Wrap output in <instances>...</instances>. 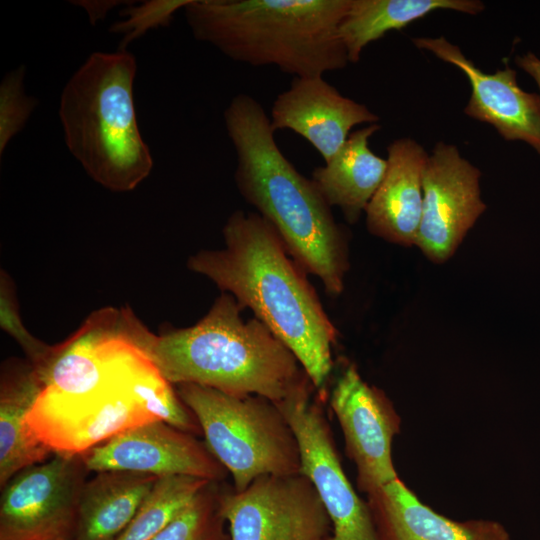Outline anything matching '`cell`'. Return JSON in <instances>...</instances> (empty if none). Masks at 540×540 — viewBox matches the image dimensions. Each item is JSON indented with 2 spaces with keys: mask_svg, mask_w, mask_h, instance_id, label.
I'll list each match as a JSON object with an SVG mask.
<instances>
[{
  "mask_svg": "<svg viewBox=\"0 0 540 540\" xmlns=\"http://www.w3.org/2000/svg\"><path fill=\"white\" fill-rule=\"evenodd\" d=\"M89 469L83 454L54 453L1 487L0 540H73Z\"/></svg>",
  "mask_w": 540,
  "mask_h": 540,
  "instance_id": "ba28073f",
  "label": "cell"
},
{
  "mask_svg": "<svg viewBox=\"0 0 540 540\" xmlns=\"http://www.w3.org/2000/svg\"><path fill=\"white\" fill-rule=\"evenodd\" d=\"M428 157L426 150L410 138L389 144L385 177L365 210L366 225L373 235L396 244H415Z\"/></svg>",
  "mask_w": 540,
  "mask_h": 540,
  "instance_id": "2e32d148",
  "label": "cell"
},
{
  "mask_svg": "<svg viewBox=\"0 0 540 540\" xmlns=\"http://www.w3.org/2000/svg\"><path fill=\"white\" fill-rule=\"evenodd\" d=\"M157 479L127 471L97 472L82 488L73 540H116Z\"/></svg>",
  "mask_w": 540,
  "mask_h": 540,
  "instance_id": "ffe728a7",
  "label": "cell"
},
{
  "mask_svg": "<svg viewBox=\"0 0 540 540\" xmlns=\"http://www.w3.org/2000/svg\"><path fill=\"white\" fill-rule=\"evenodd\" d=\"M515 62L536 81L540 90V58L529 52L523 56H517Z\"/></svg>",
  "mask_w": 540,
  "mask_h": 540,
  "instance_id": "4316f807",
  "label": "cell"
},
{
  "mask_svg": "<svg viewBox=\"0 0 540 540\" xmlns=\"http://www.w3.org/2000/svg\"><path fill=\"white\" fill-rule=\"evenodd\" d=\"M222 482L210 481L153 540H231L221 513Z\"/></svg>",
  "mask_w": 540,
  "mask_h": 540,
  "instance_id": "603a6c76",
  "label": "cell"
},
{
  "mask_svg": "<svg viewBox=\"0 0 540 540\" xmlns=\"http://www.w3.org/2000/svg\"><path fill=\"white\" fill-rule=\"evenodd\" d=\"M440 9L476 15L485 5L478 0H351L339 26L349 63H357L364 48L387 32Z\"/></svg>",
  "mask_w": 540,
  "mask_h": 540,
  "instance_id": "44dd1931",
  "label": "cell"
},
{
  "mask_svg": "<svg viewBox=\"0 0 540 540\" xmlns=\"http://www.w3.org/2000/svg\"><path fill=\"white\" fill-rule=\"evenodd\" d=\"M174 388L195 415L208 449L232 476L235 491L245 490L263 475L300 473L296 436L275 402L197 384Z\"/></svg>",
  "mask_w": 540,
  "mask_h": 540,
  "instance_id": "52a82bcc",
  "label": "cell"
},
{
  "mask_svg": "<svg viewBox=\"0 0 540 540\" xmlns=\"http://www.w3.org/2000/svg\"><path fill=\"white\" fill-rule=\"evenodd\" d=\"M378 121L377 114L343 96L323 76L294 77L274 100L270 118L275 132L289 129L300 135L324 163L339 151L354 126Z\"/></svg>",
  "mask_w": 540,
  "mask_h": 540,
  "instance_id": "9a60e30c",
  "label": "cell"
},
{
  "mask_svg": "<svg viewBox=\"0 0 540 540\" xmlns=\"http://www.w3.org/2000/svg\"><path fill=\"white\" fill-rule=\"evenodd\" d=\"M231 540H327L331 522L310 481L300 473L263 475L220 498Z\"/></svg>",
  "mask_w": 540,
  "mask_h": 540,
  "instance_id": "9c48e42d",
  "label": "cell"
},
{
  "mask_svg": "<svg viewBox=\"0 0 540 540\" xmlns=\"http://www.w3.org/2000/svg\"><path fill=\"white\" fill-rule=\"evenodd\" d=\"M414 45L460 69L468 78L471 95L464 113L493 126L507 141H523L540 154V95L522 90L509 66L484 73L460 48L444 37H418Z\"/></svg>",
  "mask_w": 540,
  "mask_h": 540,
  "instance_id": "5bb4252c",
  "label": "cell"
},
{
  "mask_svg": "<svg viewBox=\"0 0 540 540\" xmlns=\"http://www.w3.org/2000/svg\"><path fill=\"white\" fill-rule=\"evenodd\" d=\"M42 380L28 361L11 358L1 367L0 378V487L22 469L50 458L54 452L31 433L27 416Z\"/></svg>",
  "mask_w": 540,
  "mask_h": 540,
  "instance_id": "ac0fdd59",
  "label": "cell"
},
{
  "mask_svg": "<svg viewBox=\"0 0 540 540\" xmlns=\"http://www.w3.org/2000/svg\"><path fill=\"white\" fill-rule=\"evenodd\" d=\"M351 0H191L183 9L194 38L233 61L276 66L294 77L344 69L339 26Z\"/></svg>",
  "mask_w": 540,
  "mask_h": 540,
  "instance_id": "5b68a950",
  "label": "cell"
},
{
  "mask_svg": "<svg viewBox=\"0 0 540 540\" xmlns=\"http://www.w3.org/2000/svg\"><path fill=\"white\" fill-rule=\"evenodd\" d=\"M377 540H511L493 520L458 522L423 504L399 479L367 496Z\"/></svg>",
  "mask_w": 540,
  "mask_h": 540,
  "instance_id": "e0dca14e",
  "label": "cell"
},
{
  "mask_svg": "<svg viewBox=\"0 0 540 540\" xmlns=\"http://www.w3.org/2000/svg\"><path fill=\"white\" fill-rule=\"evenodd\" d=\"M480 176L455 145L436 143L423 172L422 215L415 242L430 260L449 259L485 211Z\"/></svg>",
  "mask_w": 540,
  "mask_h": 540,
  "instance_id": "8fae6325",
  "label": "cell"
},
{
  "mask_svg": "<svg viewBox=\"0 0 540 540\" xmlns=\"http://www.w3.org/2000/svg\"><path fill=\"white\" fill-rule=\"evenodd\" d=\"M135 56L126 49L94 52L64 86L59 119L66 146L86 173L115 192L133 190L153 158L138 127Z\"/></svg>",
  "mask_w": 540,
  "mask_h": 540,
  "instance_id": "8992f818",
  "label": "cell"
},
{
  "mask_svg": "<svg viewBox=\"0 0 540 540\" xmlns=\"http://www.w3.org/2000/svg\"><path fill=\"white\" fill-rule=\"evenodd\" d=\"M306 388L276 403L299 446L300 474L314 485L331 522L327 540H377L367 502L355 492L342 468L324 408Z\"/></svg>",
  "mask_w": 540,
  "mask_h": 540,
  "instance_id": "30bf717a",
  "label": "cell"
},
{
  "mask_svg": "<svg viewBox=\"0 0 540 540\" xmlns=\"http://www.w3.org/2000/svg\"><path fill=\"white\" fill-rule=\"evenodd\" d=\"M130 310L104 309L54 346L26 424L54 453L82 454L111 437L163 420L202 434L192 411L132 333Z\"/></svg>",
  "mask_w": 540,
  "mask_h": 540,
  "instance_id": "6da1fadb",
  "label": "cell"
},
{
  "mask_svg": "<svg viewBox=\"0 0 540 540\" xmlns=\"http://www.w3.org/2000/svg\"><path fill=\"white\" fill-rule=\"evenodd\" d=\"M342 429L347 456L357 471V487L367 496L398 477L392 441L400 417L384 392L362 379L354 365L338 377L329 399Z\"/></svg>",
  "mask_w": 540,
  "mask_h": 540,
  "instance_id": "7c38bea8",
  "label": "cell"
},
{
  "mask_svg": "<svg viewBox=\"0 0 540 540\" xmlns=\"http://www.w3.org/2000/svg\"><path fill=\"white\" fill-rule=\"evenodd\" d=\"M89 471L184 475L223 482L228 470L204 441L163 421L128 429L82 453Z\"/></svg>",
  "mask_w": 540,
  "mask_h": 540,
  "instance_id": "4fadbf2b",
  "label": "cell"
},
{
  "mask_svg": "<svg viewBox=\"0 0 540 540\" xmlns=\"http://www.w3.org/2000/svg\"><path fill=\"white\" fill-rule=\"evenodd\" d=\"M225 246L202 250L189 270L232 295L295 355L315 389L332 369L337 330L279 235L257 212L234 211L223 227Z\"/></svg>",
  "mask_w": 540,
  "mask_h": 540,
  "instance_id": "7a4b0ae2",
  "label": "cell"
},
{
  "mask_svg": "<svg viewBox=\"0 0 540 540\" xmlns=\"http://www.w3.org/2000/svg\"><path fill=\"white\" fill-rule=\"evenodd\" d=\"M378 123L352 132L339 151L312 172V181L330 207H338L350 223L366 210L381 185L387 159L369 147L370 137L380 130Z\"/></svg>",
  "mask_w": 540,
  "mask_h": 540,
  "instance_id": "d6986e66",
  "label": "cell"
},
{
  "mask_svg": "<svg viewBox=\"0 0 540 540\" xmlns=\"http://www.w3.org/2000/svg\"><path fill=\"white\" fill-rule=\"evenodd\" d=\"M241 310L232 295L222 292L190 327L155 335L136 318L132 333L173 386L197 384L275 403L313 386L289 348L257 318L244 321Z\"/></svg>",
  "mask_w": 540,
  "mask_h": 540,
  "instance_id": "277c9868",
  "label": "cell"
},
{
  "mask_svg": "<svg viewBox=\"0 0 540 540\" xmlns=\"http://www.w3.org/2000/svg\"><path fill=\"white\" fill-rule=\"evenodd\" d=\"M236 153L234 180L244 200L279 235L289 255L339 295L348 269L346 238L312 179L286 158L263 106L240 93L224 111Z\"/></svg>",
  "mask_w": 540,
  "mask_h": 540,
  "instance_id": "3957f363",
  "label": "cell"
},
{
  "mask_svg": "<svg viewBox=\"0 0 540 540\" xmlns=\"http://www.w3.org/2000/svg\"><path fill=\"white\" fill-rule=\"evenodd\" d=\"M26 68L19 66L7 73L0 83V155L10 141L24 128L38 100L26 94Z\"/></svg>",
  "mask_w": 540,
  "mask_h": 540,
  "instance_id": "d4e9b609",
  "label": "cell"
},
{
  "mask_svg": "<svg viewBox=\"0 0 540 540\" xmlns=\"http://www.w3.org/2000/svg\"><path fill=\"white\" fill-rule=\"evenodd\" d=\"M73 3L81 8H83L90 19L92 24H96L98 21H101L106 17V15L118 5L127 3L125 1H73Z\"/></svg>",
  "mask_w": 540,
  "mask_h": 540,
  "instance_id": "484cf974",
  "label": "cell"
},
{
  "mask_svg": "<svg viewBox=\"0 0 540 540\" xmlns=\"http://www.w3.org/2000/svg\"><path fill=\"white\" fill-rule=\"evenodd\" d=\"M209 482L184 475L158 477L137 513L116 540H153Z\"/></svg>",
  "mask_w": 540,
  "mask_h": 540,
  "instance_id": "7402d4cb",
  "label": "cell"
},
{
  "mask_svg": "<svg viewBox=\"0 0 540 540\" xmlns=\"http://www.w3.org/2000/svg\"><path fill=\"white\" fill-rule=\"evenodd\" d=\"M191 0H147L131 2L121 11V20L114 22L110 32L122 34L119 49H126L130 42L143 37L148 31L168 27L175 13L184 9Z\"/></svg>",
  "mask_w": 540,
  "mask_h": 540,
  "instance_id": "cb8c5ba5",
  "label": "cell"
}]
</instances>
